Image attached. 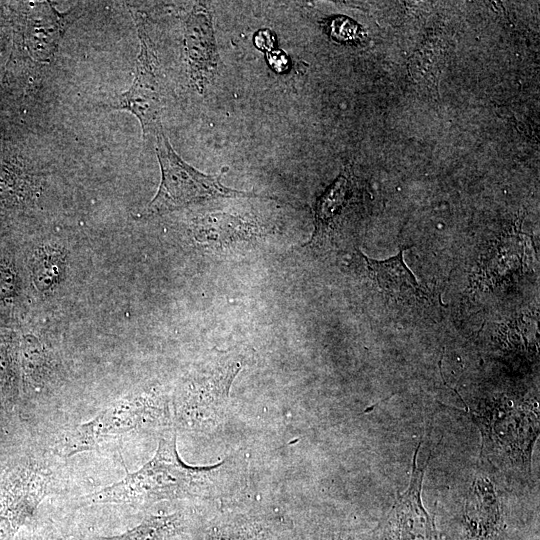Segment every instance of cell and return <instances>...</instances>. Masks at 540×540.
Here are the masks:
<instances>
[{"instance_id": "4", "label": "cell", "mask_w": 540, "mask_h": 540, "mask_svg": "<svg viewBox=\"0 0 540 540\" xmlns=\"http://www.w3.org/2000/svg\"><path fill=\"white\" fill-rule=\"evenodd\" d=\"M153 144L161 169V182L156 195L143 209L142 216L160 215L217 198L272 199L225 186L222 178L228 167H223L220 173L215 175H207L196 170L176 153L163 131L157 135Z\"/></svg>"}, {"instance_id": "9", "label": "cell", "mask_w": 540, "mask_h": 540, "mask_svg": "<svg viewBox=\"0 0 540 540\" xmlns=\"http://www.w3.org/2000/svg\"><path fill=\"white\" fill-rule=\"evenodd\" d=\"M50 477L44 471L31 470L17 496L0 501V540H13L34 517L40 502L48 494Z\"/></svg>"}, {"instance_id": "8", "label": "cell", "mask_w": 540, "mask_h": 540, "mask_svg": "<svg viewBox=\"0 0 540 540\" xmlns=\"http://www.w3.org/2000/svg\"><path fill=\"white\" fill-rule=\"evenodd\" d=\"M184 50L192 84L203 93L219 69L212 11L207 3H197L184 21Z\"/></svg>"}, {"instance_id": "19", "label": "cell", "mask_w": 540, "mask_h": 540, "mask_svg": "<svg viewBox=\"0 0 540 540\" xmlns=\"http://www.w3.org/2000/svg\"><path fill=\"white\" fill-rule=\"evenodd\" d=\"M253 42L259 50L267 53L274 48L275 36L268 29H260L255 33Z\"/></svg>"}, {"instance_id": "15", "label": "cell", "mask_w": 540, "mask_h": 540, "mask_svg": "<svg viewBox=\"0 0 540 540\" xmlns=\"http://www.w3.org/2000/svg\"><path fill=\"white\" fill-rule=\"evenodd\" d=\"M61 257L58 253L48 252L40 256L35 264V282L41 289H47L59 279Z\"/></svg>"}, {"instance_id": "10", "label": "cell", "mask_w": 540, "mask_h": 540, "mask_svg": "<svg viewBox=\"0 0 540 540\" xmlns=\"http://www.w3.org/2000/svg\"><path fill=\"white\" fill-rule=\"evenodd\" d=\"M467 502L465 524L470 540H500L503 519L492 484L477 478Z\"/></svg>"}, {"instance_id": "5", "label": "cell", "mask_w": 540, "mask_h": 540, "mask_svg": "<svg viewBox=\"0 0 540 540\" xmlns=\"http://www.w3.org/2000/svg\"><path fill=\"white\" fill-rule=\"evenodd\" d=\"M133 17L140 43L134 80L130 88L117 96L109 107L134 115L141 124L145 141L154 143L157 135L163 131L160 65L145 16L133 12Z\"/></svg>"}, {"instance_id": "11", "label": "cell", "mask_w": 540, "mask_h": 540, "mask_svg": "<svg viewBox=\"0 0 540 540\" xmlns=\"http://www.w3.org/2000/svg\"><path fill=\"white\" fill-rule=\"evenodd\" d=\"M26 22L25 38L32 56L51 58L69 25L70 13H60L48 2L33 5Z\"/></svg>"}, {"instance_id": "13", "label": "cell", "mask_w": 540, "mask_h": 540, "mask_svg": "<svg viewBox=\"0 0 540 540\" xmlns=\"http://www.w3.org/2000/svg\"><path fill=\"white\" fill-rule=\"evenodd\" d=\"M359 254L364 259L371 277L377 286L389 294H401L410 291L414 295L423 293L415 276L405 264L403 250L393 257L385 260H375Z\"/></svg>"}, {"instance_id": "17", "label": "cell", "mask_w": 540, "mask_h": 540, "mask_svg": "<svg viewBox=\"0 0 540 540\" xmlns=\"http://www.w3.org/2000/svg\"><path fill=\"white\" fill-rule=\"evenodd\" d=\"M246 530L231 526L215 527L209 530L203 540H249Z\"/></svg>"}, {"instance_id": "20", "label": "cell", "mask_w": 540, "mask_h": 540, "mask_svg": "<svg viewBox=\"0 0 540 540\" xmlns=\"http://www.w3.org/2000/svg\"><path fill=\"white\" fill-rule=\"evenodd\" d=\"M15 289V278L10 269L0 266V297L11 296Z\"/></svg>"}, {"instance_id": "16", "label": "cell", "mask_w": 540, "mask_h": 540, "mask_svg": "<svg viewBox=\"0 0 540 540\" xmlns=\"http://www.w3.org/2000/svg\"><path fill=\"white\" fill-rule=\"evenodd\" d=\"M64 535L53 523L27 524L13 540H63Z\"/></svg>"}, {"instance_id": "18", "label": "cell", "mask_w": 540, "mask_h": 540, "mask_svg": "<svg viewBox=\"0 0 540 540\" xmlns=\"http://www.w3.org/2000/svg\"><path fill=\"white\" fill-rule=\"evenodd\" d=\"M269 66L277 73H283L289 68V58L283 50H271L266 53Z\"/></svg>"}, {"instance_id": "21", "label": "cell", "mask_w": 540, "mask_h": 540, "mask_svg": "<svg viewBox=\"0 0 540 540\" xmlns=\"http://www.w3.org/2000/svg\"><path fill=\"white\" fill-rule=\"evenodd\" d=\"M336 540H342V539H336Z\"/></svg>"}, {"instance_id": "1", "label": "cell", "mask_w": 540, "mask_h": 540, "mask_svg": "<svg viewBox=\"0 0 540 540\" xmlns=\"http://www.w3.org/2000/svg\"><path fill=\"white\" fill-rule=\"evenodd\" d=\"M175 431L159 440L153 457L121 480L81 498V505L123 504L147 508L160 501L207 499L222 494L229 463L192 466L177 450Z\"/></svg>"}, {"instance_id": "3", "label": "cell", "mask_w": 540, "mask_h": 540, "mask_svg": "<svg viewBox=\"0 0 540 540\" xmlns=\"http://www.w3.org/2000/svg\"><path fill=\"white\" fill-rule=\"evenodd\" d=\"M170 414L167 403L153 395L122 398L70 429L60 441V454L69 457L92 451L141 430L166 425Z\"/></svg>"}, {"instance_id": "12", "label": "cell", "mask_w": 540, "mask_h": 540, "mask_svg": "<svg viewBox=\"0 0 540 540\" xmlns=\"http://www.w3.org/2000/svg\"><path fill=\"white\" fill-rule=\"evenodd\" d=\"M194 524L190 513L148 514L132 527L114 535H91L85 540H180Z\"/></svg>"}, {"instance_id": "2", "label": "cell", "mask_w": 540, "mask_h": 540, "mask_svg": "<svg viewBox=\"0 0 540 540\" xmlns=\"http://www.w3.org/2000/svg\"><path fill=\"white\" fill-rule=\"evenodd\" d=\"M466 412L480 431L482 463L511 482L529 480L539 435L537 401L498 395L466 405Z\"/></svg>"}, {"instance_id": "14", "label": "cell", "mask_w": 540, "mask_h": 540, "mask_svg": "<svg viewBox=\"0 0 540 540\" xmlns=\"http://www.w3.org/2000/svg\"><path fill=\"white\" fill-rule=\"evenodd\" d=\"M347 187V178L341 175L319 198L315 211V232L311 243L320 240L326 235L333 218L346 199Z\"/></svg>"}, {"instance_id": "7", "label": "cell", "mask_w": 540, "mask_h": 540, "mask_svg": "<svg viewBox=\"0 0 540 540\" xmlns=\"http://www.w3.org/2000/svg\"><path fill=\"white\" fill-rule=\"evenodd\" d=\"M418 444L412 461L409 487L395 500L375 530L374 540H440L434 519L422 502L426 465L419 467Z\"/></svg>"}, {"instance_id": "6", "label": "cell", "mask_w": 540, "mask_h": 540, "mask_svg": "<svg viewBox=\"0 0 540 540\" xmlns=\"http://www.w3.org/2000/svg\"><path fill=\"white\" fill-rule=\"evenodd\" d=\"M241 369L238 360L221 358L203 369L174 403V420L182 427L205 430L218 424L226 411L232 382Z\"/></svg>"}]
</instances>
